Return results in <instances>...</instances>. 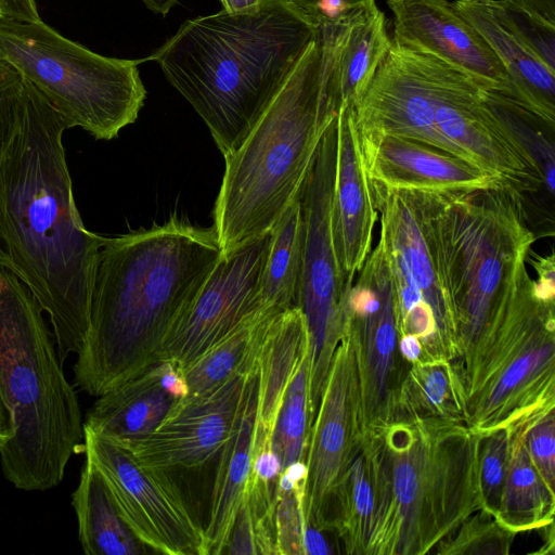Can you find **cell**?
<instances>
[{
  "label": "cell",
  "mask_w": 555,
  "mask_h": 555,
  "mask_svg": "<svg viewBox=\"0 0 555 555\" xmlns=\"http://www.w3.org/2000/svg\"><path fill=\"white\" fill-rule=\"evenodd\" d=\"M336 116L326 128L300 193L305 238L299 297L309 336L310 416H315L334 352L347 331L344 298L348 284L332 231L336 164Z\"/></svg>",
  "instance_id": "cell-12"
},
{
  "label": "cell",
  "mask_w": 555,
  "mask_h": 555,
  "mask_svg": "<svg viewBox=\"0 0 555 555\" xmlns=\"http://www.w3.org/2000/svg\"><path fill=\"white\" fill-rule=\"evenodd\" d=\"M23 83L22 74L0 55V157L17 126Z\"/></svg>",
  "instance_id": "cell-38"
},
{
  "label": "cell",
  "mask_w": 555,
  "mask_h": 555,
  "mask_svg": "<svg viewBox=\"0 0 555 555\" xmlns=\"http://www.w3.org/2000/svg\"><path fill=\"white\" fill-rule=\"evenodd\" d=\"M255 375V370L240 371L214 389L176 400L152 433L117 443L146 468L201 467L218 456L233 435Z\"/></svg>",
  "instance_id": "cell-17"
},
{
  "label": "cell",
  "mask_w": 555,
  "mask_h": 555,
  "mask_svg": "<svg viewBox=\"0 0 555 555\" xmlns=\"http://www.w3.org/2000/svg\"><path fill=\"white\" fill-rule=\"evenodd\" d=\"M221 255L214 228L178 219L105 237L75 384L99 397L157 363L166 335Z\"/></svg>",
  "instance_id": "cell-2"
},
{
  "label": "cell",
  "mask_w": 555,
  "mask_h": 555,
  "mask_svg": "<svg viewBox=\"0 0 555 555\" xmlns=\"http://www.w3.org/2000/svg\"><path fill=\"white\" fill-rule=\"evenodd\" d=\"M68 124L24 78L15 132L0 157V268L50 318L63 361L86 337L99 251L86 229L65 157Z\"/></svg>",
  "instance_id": "cell-1"
},
{
  "label": "cell",
  "mask_w": 555,
  "mask_h": 555,
  "mask_svg": "<svg viewBox=\"0 0 555 555\" xmlns=\"http://www.w3.org/2000/svg\"><path fill=\"white\" fill-rule=\"evenodd\" d=\"M434 238L460 360L514 299L537 235L524 198L501 186L438 194Z\"/></svg>",
  "instance_id": "cell-8"
},
{
  "label": "cell",
  "mask_w": 555,
  "mask_h": 555,
  "mask_svg": "<svg viewBox=\"0 0 555 555\" xmlns=\"http://www.w3.org/2000/svg\"><path fill=\"white\" fill-rule=\"evenodd\" d=\"M391 41L437 57L485 89L512 95L506 72L480 33L447 0H387Z\"/></svg>",
  "instance_id": "cell-18"
},
{
  "label": "cell",
  "mask_w": 555,
  "mask_h": 555,
  "mask_svg": "<svg viewBox=\"0 0 555 555\" xmlns=\"http://www.w3.org/2000/svg\"><path fill=\"white\" fill-rule=\"evenodd\" d=\"M525 444L532 464L546 486H555V411L533 422L525 433Z\"/></svg>",
  "instance_id": "cell-37"
},
{
  "label": "cell",
  "mask_w": 555,
  "mask_h": 555,
  "mask_svg": "<svg viewBox=\"0 0 555 555\" xmlns=\"http://www.w3.org/2000/svg\"><path fill=\"white\" fill-rule=\"evenodd\" d=\"M487 91L437 57L391 41L352 106L354 121L359 132L427 143L496 175L517 192L533 191L539 170L494 114Z\"/></svg>",
  "instance_id": "cell-5"
},
{
  "label": "cell",
  "mask_w": 555,
  "mask_h": 555,
  "mask_svg": "<svg viewBox=\"0 0 555 555\" xmlns=\"http://www.w3.org/2000/svg\"><path fill=\"white\" fill-rule=\"evenodd\" d=\"M358 133L372 192L453 194L509 188L496 175L427 143L377 132Z\"/></svg>",
  "instance_id": "cell-19"
},
{
  "label": "cell",
  "mask_w": 555,
  "mask_h": 555,
  "mask_svg": "<svg viewBox=\"0 0 555 555\" xmlns=\"http://www.w3.org/2000/svg\"><path fill=\"white\" fill-rule=\"evenodd\" d=\"M376 511L373 468L363 444L337 482L330 515L328 532L343 552L365 555Z\"/></svg>",
  "instance_id": "cell-30"
},
{
  "label": "cell",
  "mask_w": 555,
  "mask_h": 555,
  "mask_svg": "<svg viewBox=\"0 0 555 555\" xmlns=\"http://www.w3.org/2000/svg\"><path fill=\"white\" fill-rule=\"evenodd\" d=\"M509 436L508 430L498 429L481 435L479 440L478 469L483 509L494 517L501 503Z\"/></svg>",
  "instance_id": "cell-35"
},
{
  "label": "cell",
  "mask_w": 555,
  "mask_h": 555,
  "mask_svg": "<svg viewBox=\"0 0 555 555\" xmlns=\"http://www.w3.org/2000/svg\"><path fill=\"white\" fill-rule=\"evenodd\" d=\"M3 18L21 22L40 21L36 0H0Z\"/></svg>",
  "instance_id": "cell-41"
},
{
  "label": "cell",
  "mask_w": 555,
  "mask_h": 555,
  "mask_svg": "<svg viewBox=\"0 0 555 555\" xmlns=\"http://www.w3.org/2000/svg\"><path fill=\"white\" fill-rule=\"evenodd\" d=\"M35 296L0 268V388L14 431L0 447L5 478L17 489L57 486L83 442L77 395Z\"/></svg>",
  "instance_id": "cell-7"
},
{
  "label": "cell",
  "mask_w": 555,
  "mask_h": 555,
  "mask_svg": "<svg viewBox=\"0 0 555 555\" xmlns=\"http://www.w3.org/2000/svg\"><path fill=\"white\" fill-rule=\"evenodd\" d=\"M319 30L287 0H259L186 21L149 60L160 66L227 156L249 133Z\"/></svg>",
  "instance_id": "cell-3"
},
{
  "label": "cell",
  "mask_w": 555,
  "mask_h": 555,
  "mask_svg": "<svg viewBox=\"0 0 555 555\" xmlns=\"http://www.w3.org/2000/svg\"><path fill=\"white\" fill-rule=\"evenodd\" d=\"M83 451L105 479L121 518L146 548L207 555L204 527L170 472L141 466L127 448L85 428Z\"/></svg>",
  "instance_id": "cell-13"
},
{
  "label": "cell",
  "mask_w": 555,
  "mask_h": 555,
  "mask_svg": "<svg viewBox=\"0 0 555 555\" xmlns=\"http://www.w3.org/2000/svg\"><path fill=\"white\" fill-rule=\"evenodd\" d=\"M268 320L256 312L181 369L189 389L184 398L214 389L240 371H254L257 340Z\"/></svg>",
  "instance_id": "cell-31"
},
{
  "label": "cell",
  "mask_w": 555,
  "mask_h": 555,
  "mask_svg": "<svg viewBox=\"0 0 555 555\" xmlns=\"http://www.w3.org/2000/svg\"><path fill=\"white\" fill-rule=\"evenodd\" d=\"M0 55L62 116L99 140L138 118L146 90L139 61L108 57L74 42L42 20L0 18Z\"/></svg>",
  "instance_id": "cell-10"
},
{
  "label": "cell",
  "mask_w": 555,
  "mask_h": 555,
  "mask_svg": "<svg viewBox=\"0 0 555 555\" xmlns=\"http://www.w3.org/2000/svg\"><path fill=\"white\" fill-rule=\"evenodd\" d=\"M532 424V423H531ZM531 424L509 431L506 472L496 520L514 533L554 524L555 492L543 481L525 444Z\"/></svg>",
  "instance_id": "cell-28"
},
{
  "label": "cell",
  "mask_w": 555,
  "mask_h": 555,
  "mask_svg": "<svg viewBox=\"0 0 555 555\" xmlns=\"http://www.w3.org/2000/svg\"><path fill=\"white\" fill-rule=\"evenodd\" d=\"M305 238L300 195L271 229L257 312L267 319L299 308Z\"/></svg>",
  "instance_id": "cell-27"
},
{
  "label": "cell",
  "mask_w": 555,
  "mask_h": 555,
  "mask_svg": "<svg viewBox=\"0 0 555 555\" xmlns=\"http://www.w3.org/2000/svg\"><path fill=\"white\" fill-rule=\"evenodd\" d=\"M276 481L251 475L224 553L279 555L275 527Z\"/></svg>",
  "instance_id": "cell-32"
},
{
  "label": "cell",
  "mask_w": 555,
  "mask_h": 555,
  "mask_svg": "<svg viewBox=\"0 0 555 555\" xmlns=\"http://www.w3.org/2000/svg\"><path fill=\"white\" fill-rule=\"evenodd\" d=\"M372 193L380 214L378 238L390 269L398 335L418 340L422 361L455 360L459 345L434 238L438 194L404 190Z\"/></svg>",
  "instance_id": "cell-11"
},
{
  "label": "cell",
  "mask_w": 555,
  "mask_h": 555,
  "mask_svg": "<svg viewBox=\"0 0 555 555\" xmlns=\"http://www.w3.org/2000/svg\"><path fill=\"white\" fill-rule=\"evenodd\" d=\"M344 309L357 350L364 430L391 420L408 365L398 351V326L387 256L378 238L348 286Z\"/></svg>",
  "instance_id": "cell-14"
},
{
  "label": "cell",
  "mask_w": 555,
  "mask_h": 555,
  "mask_svg": "<svg viewBox=\"0 0 555 555\" xmlns=\"http://www.w3.org/2000/svg\"><path fill=\"white\" fill-rule=\"evenodd\" d=\"M2 17L1 9H0V18Z\"/></svg>",
  "instance_id": "cell-45"
},
{
  "label": "cell",
  "mask_w": 555,
  "mask_h": 555,
  "mask_svg": "<svg viewBox=\"0 0 555 555\" xmlns=\"http://www.w3.org/2000/svg\"><path fill=\"white\" fill-rule=\"evenodd\" d=\"M309 349L305 317L299 308L268 320L256 345V416L251 450L271 447L274 423L285 390Z\"/></svg>",
  "instance_id": "cell-23"
},
{
  "label": "cell",
  "mask_w": 555,
  "mask_h": 555,
  "mask_svg": "<svg viewBox=\"0 0 555 555\" xmlns=\"http://www.w3.org/2000/svg\"><path fill=\"white\" fill-rule=\"evenodd\" d=\"M320 26L337 23L357 10L376 4L375 0H287Z\"/></svg>",
  "instance_id": "cell-39"
},
{
  "label": "cell",
  "mask_w": 555,
  "mask_h": 555,
  "mask_svg": "<svg viewBox=\"0 0 555 555\" xmlns=\"http://www.w3.org/2000/svg\"><path fill=\"white\" fill-rule=\"evenodd\" d=\"M452 3L502 63L511 86V98L555 125V70L524 40L501 0H455Z\"/></svg>",
  "instance_id": "cell-21"
},
{
  "label": "cell",
  "mask_w": 555,
  "mask_h": 555,
  "mask_svg": "<svg viewBox=\"0 0 555 555\" xmlns=\"http://www.w3.org/2000/svg\"><path fill=\"white\" fill-rule=\"evenodd\" d=\"M309 379L308 349L285 390L272 430L271 448L280 459L282 468L306 457L311 427Z\"/></svg>",
  "instance_id": "cell-33"
},
{
  "label": "cell",
  "mask_w": 555,
  "mask_h": 555,
  "mask_svg": "<svg viewBox=\"0 0 555 555\" xmlns=\"http://www.w3.org/2000/svg\"><path fill=\"white\" fill-rule=\"evenodd\" d=\"M337 109L319 30L249 133L224 156L214 209L222 254L271 231L299 197Z\"/></svg>",
  "instance_id": "cell-6"
},
{
  "label": "cell",
  "mask_w": 555,
  "mask_h": 555,
  "mask_svg": "<svg viewBox=\"0 0 555 555\" xmlns=\"http://www.w3.org/2000/svg\"><path fill=\"white\" fill-rule=\"evenodd\" d=\"M452 362L466 425L477 435L512 431L555 411V295L528 273L511 304Z\"/></svg>",
  "instance_id": "cell-9"
},
{
  "label": "cell",
  "mask_w": 555,
  "mask_h": 555,
  "mask_svg": "<svg viewBox=\"0 0 555 555\" xmlns=\"http://www.w3.org/2000/svg\"><path fill=\"white\" fill-rule=\"evenodd\" d=\"M354 339L347 330L331 362L306 451L304 513L307 526L328 532L332 499L364 440Z\"/></svg>",
  "instance_id": "cell-15"
},
{
  "label": "cell",
  "mask_w": 555,
  "mask_h": 555,
  "mask_svg": "<svg viewBox=\"0 0 555 555\" xmlns=\"http://www.w3.org/2000/svg\"><path fill=\"white\" fill-rule=\"evenodd\" d=\"M175 401L163 386L155 363L99 396L87 413L83 428L115 442L134 440L152 433Z\"/></svg>",
  "instance_id": "cell-24"
},
{
  "label": "cell",
  "mask_w": 555,
  "mask_h": 555,
  "mask_svg": "<svg viewBox=\"0 0 555 555\" xmlns=\"http://www.w3.org/2000/svg\"><path fill=\"white\" fill-rule=\"evenodd\" d=\"M154 13L166 15L179 0H141Z\"/></svg>",
  "instance_id": "cell-44"
},
{
  "label": "cell",
  "mask_w": 555,
  "mask_h": 555,
  "mask_svg": "<svg viewBox=\"0 0 555 555\" xmlns=\"http://www.w3.org/2000/svg\"><path fill=\"white\" fill-rule=\"evenodd\" d=\"M516 533L481 508L466 518L431 553L438 555H507Z\"/></svg>",
  "instance_id": "cell-34"
},
{
  "label": "cell",
  "mask_w": 555,
  "mask_h": 555,
  "mask_svg": "<svg viewBox=\"0 0 555 555\" xmlns=\"http://www.w3.org/2000/svg\"><path fill=\"white\" fill-rule=\"evenodd\" d=\"M256 398L257 377L255 375L238 425L218 454L209 517L204 528L207 555L224 553L243 501L250 475Z\"/></svg>",
  "instance_id": "cell-25"
},
{
  "label": "cell",
  "mask_w": 555,
  "mask_h": 555,
  "mask_svg": "<svg viewBox=\"0 0 555 555\" xmlns=\"http://www.w3.org/2000/svg\"><path fill=\"white\" fill-rule=\"evenodd\" d=\"M271 231L221 255L160 345L156 362L183 369L255 314Z\"/></svg>",
  "instance_id": "cell-16"
},
{
  "label": "cell",
  "mask_w": 555,
  "mask_h": 555,
  "mask_svg": "<svg viewBox=\"0 0 555 555\" xmlns=\"http://www.w3.org/2000/svg\"><path fill=\"white\" fill-rule=\"evenodd\" d=\"M282 464L271 447L251 450L250 475L263 481H276Z\"/></svg>",
  "instance_id": "cell-40"
},
{
  "label": "cell",
  "mask_w": 555,
  "mask_h": 555,
  "mask_svg": "<svg viewBox=\"0 0 555 555\" xmlns=\"http://www.w3.org/2000/svg\"><path fill=\"white\" fill-rule=\"evenodd\" d=\"M304 485L292 490L276 489L275 527L279 555L305 554L304 537L308 527L304 513Z\"/></svg>",
  "instance_id": "cell-36"
},
{
  "label": "cell",
  "mask_w": 555,
  "mask_h": 555,
  "mask_svg": "<svg viewBox=\"0 0 555 555\" xmlns=\"http://www.w3.org/2000/svg\"><path fill=\"white\" fill-rule=\"evenodd\" d=\"M78 538L87 555H140L146 547L121 518L105 479L86 459L72 496Z\"/></svg>",
  "instance_id": "cell-26"
},
{
  "label": "cell",
  "mask_w": 555,
  "mask_h": 555,
  "mask_svg": "<svg viewBox=\"0 0 555 555\" xmlns=\"http://www.w3.org/2000/svg\"><path fill=\"white\" fill-rule=\"evenodd\" d=\"M336 133L332 231L344 280L350 284L372 250L378 211L365 171L351 105H339Z\"/></svg>",
  "instance_id": "cell-20"
},
{
  "label": "cell",
  "mask_w": 555,
  "mask_h": 555,
  "mask_svg": "<svg viewBox=\"0 0 555 555\" xmlns=\"http://www.w3.org/2000/svg\"><path fill=\"white\" fill-rule=\"evenodd\" d=\"M481 435L437 418L395 417L365 431L376 511L365 555H424L483 508Z\"/></svg>",
  "instance_id": "cell-4"
},
{
  "label": "cell",
  "mask_w": 555,
  "mask_h": 555,
  "mask_svg": "<svg viewBox=\"0 0 555 555\" xmlns=\"http://www.w3.org/2000/svg\"><path fill=\"white\" fill-rule=\"evenodd\" d=\"M542 22L555 25V0H503Z\"/></svg>",
  "instance_id": "cell-42"
},
{
  "label": "cell",
  "mask_w": 555,
  "mask_h": 555,
  "mask_svg": "<svg viewBox=\"0 0 555 555\" xmlns=\"http://www.w3.org/2000/svg\"><path fill=\"white\" fill-rule=\"evenodd\" d=\"M437 418L467 424V410L457 370L447 359L406 366L400 380L392 418Z\"/></svg>",
  "instance_id": "cell-29"
},
{
  "label": "cell",
  "mask_w": 555,
  "mask_h": 555,
  "mask_svg": "<svg viewBox=\"0 0 555 555\" xmlns=\"http://www.w3.org/2000/svg\"><path fill=\"white\" fill-rule=\"evenodd\" d=\"M326 52V85L339 105L353 106L370 86L391 44L385 13L376 4L320 26Z\"/></svg>",
  "instance_id": "cell-22"
},
{
  "label": "cell",
  "mask_w": 555,
  "mask_h": 555,
  "mask_svg": "<svg viewBox=\"0 0 555 555\" xmlns=\"http://www.w3.org/2000/svg\"><path fill=\"white\" fill-rule=\"evenodd\" d=\"M14 427L11 411L8 408L0 388V447L13 435Z\"/></svg>",
  "instance_id": "cell-43"
}]
</instances>
